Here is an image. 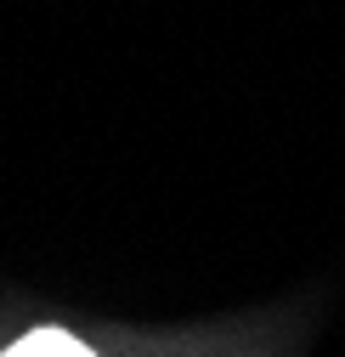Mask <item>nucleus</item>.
<instances>
[{"mask_svg":"<svg viewBox=\"0 0 345 357\" xmlns=\"http://www.w3.org/2000/svg\"><path fill=\"white\" fill-rule=\"evenodd\" d=\"M0 357H97L85 340H74L68 329H29L12 351H0Z\"/></svg>","mask_w":345,"mask_h":357,"instance_id":"1","label":"nucleus"}]
</instances>
